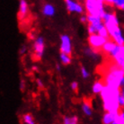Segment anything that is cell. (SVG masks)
<instances>
[{"mask_svg":"<svg viewBox=\"0 0 124 124\" xmlns=\"http://www.w3.org/2000/svg\"><path fill=\"white\" fill-rule=\"evenodd\" d=\"M32 48H33V56L35 59H41L44 55V51H45V41H44V38L42 36H38L37 38L34 39L33 44H32Z\"/></svg>","mask_w":124,"mask_h":124,"instance_id":"obj_6","label":"cell"},{"mask_svg":"<svg viewBox=\"0 0 124 124\" xmlns=\"http://www.w3.org/2000/svg\"><path fill=\"white\" fill-rule=\"evenodd\" d=\"M121 86H124V77L122 78V79L121 81Z\"/></svg>","mask_w":124,"mask_h":124,"instance_id":"obj_32","label":"cell"},{"mask_svg":"<svg viewBox=\"0 0 124 124\" xmlns=\"http://www.w3.org/2000/svg\"><path fill=\"white\" fill-rule=\"evenodd\" d=\"M102 122L103 124H123L120 112H106L102 115Z\"/></svg>","mask_w":124,"mask_h":124,"instance_id":"obj_7","label":"cell"},{"mask_svg":"<svg viewBox=\"0 0 124 124\" xmlns=\"http://www.w3.org/2000/svg\"><path fill=\"white\" fill-rule=\"evenodd\" d=\"M41 13H42V15H43L44 16H46V17H52V16L55 15V13H56V9H55V7H54L51 4L47 3L42 6Z\"/></svg>","mask_w":124,"mask_h":124,"instance_id":"obj_12","label":"cell"},{"mask_svg":"<svg viewBox=\"0 0 124 124\" xmlns=\"http://www.w3.org/2000/svg\"><path fill=\"white\" fill-rule=\"evenodd\" d=\"M59 59H60L61 64L64 66L69 65L72 62L71 55H68V54L64 52H60V54H59Z\"/></svg>","mask_w":124,"mask_h":124,"instance_id":"obj_18","label":"cell"},{"mask_svg":"<svg viewBox=\"0 0 124 124\" xmlns=\"http://www.w3.org/2000/svg\"><path fill=\"white\" fill-rule=\"evenodd\" d=\"M62 122L64 124H78L79 122V118L77 115L73 116H64L62 118Z\"/></svg>","mask_w":124,"mask_h":124,"instance_id":"obj_17","label":"cell"},{"mask_svg":"<svg viewBox=\"0 0 124 124\" xmlns=\"http://www.w3.org/2000/svg\"><path fill=\"white\" fill-rule=\"evenodd\" d=\"M60 52L67 53L68 55L72 54V40L71 38L68 34H62L60 36Z\"/></svg>","mask_w":124,"mask_h":124,"instance_id":"obj_9","label":"cell"},{"mask_svg":"<svg viewBox=\"0 0 124 124\" xmlns=\"http://www.w3.org/2000/svg\"><path fill=\"white\" fill-rule=\"evenodd\" d=\"M121 94V88L105 85L100 95L102 101V107L105 112H117L121 111L118 97Z\"/></svg>","mask_w":124,"mask_h":124,"instance_id":"obj_1","label":"cell"},{"mask_svg":"<svg viewBox=\"0 0 124 124\" xmlns=\"http://www.w3.org/2000/svg\"><path fill=\"white\" fill-rule=\"evenodd\" d=\"M84 52H85V55L86 57H88L89 59H93V60H97V59H99L100 51L94 50V49H93V48L90 46L85 48L84 50Z\"/></svg>","mask_w":124,"mask_h":124,"instance_id":"obj_14","label":"cell"},{"mask_svg":"<svg viewBox=\"0 0 124 124\" xmlns=\"http://www.w3.org/2000/svg\"><path fill=\"white\" fill-rule=\"evenodd\" d=\"M109 39L103 37L102 35H100L98 33H93V34H89V36L87 38V41H88V45L92 47L93 49L101 51L102 48L103 46V44L105 43L106 41Z\"/></svg>","mask_w":124,"mask_h":124,"instance_id":"obj_4","label":"cell"},{"mask_svg":"<svg viewBox=\"0 0 124 124\" xmlns=\"http://www.w3.org/2000/svg\"><path fill=\"white\" fill-rule=\"evenodd\" d=\"M115 1H116V0H104V3H105L106 6H113Z\"/></svg>","mask_w":124,"mask_h":124,"instance_id":"obj_27","label":"cell"},{"mask_svg":"<svg viewBox=\"0 0 124 124\" xmlns=\"http://www.w3.org/2000/svg\"><path fill=\"white\" fill-rule=\"evenodd\" d=\"M32 70H37V67H35V66L32 67Z\"/></svg>","mask_w":124,"mask_h":124,"instance_id":"obj_33","label":"cell"},{"mask_svg":"<svg viewBox=\"0 0 124 124\" xmlns=\"http://www.w3.org/2000/svg\"><path fill=\"white\" fill-rule=\"evenodd\" d=\"M26 52H27V47H26V45H22L21 48L19 49V54L21 56H23V55L26 54Z\"/></svg>","mask_w":124,"mask_h":124,"instance_id":"obj_22","label":"cell"},{"mask_svg":"<svg viewBox=\"0 0 124 124\" xmlns=\"http://www.w3.org/2000/svg\"><path fill=\"white\" fill-rule=\"evenodd\" d=\"M121 10H122V11H124V5L121 7Z\"/></svg>","mask_w":124,"mask_h":124,"instance_id":"obj_34","label":"cell"},{"mask_svg":"<svg viewBox=\"0 0 124 124\" xmlns=\"http://www.w3.org/2000/svg\"><path fill=\"white\" fill-rule=\"evenodd\" d=\"M23 122L26 124H34L35 123V121H34L33 116L31 114V113H26V114H23L22 117Z\"/></svg>","mask_w":124,"mask_h":124,"instance_id":"obj_19","label":"cell"},{"mask_svg":"<svg viewBox=\"0 0 124 124\" xmlns=\"http://www.w3.org/2000/svg\"><path fill=\"white\" fill-rule=\"evenodd\" d=\"M66 7L68 13H76L79 15L85 14V6H83L79 2L76 0H65Z\"/></svg>","mask_w":124,"mask_h":124,"instance_id":"obj_8","label":"cell"},{"mask_svg":"<svg viewBox=\"0 0 124 124\" xmlns=\"http://www.w3.org/2000/svg\"><path fill=\"white\" fill-rule=\"evenodd\" d=\"M120 113H121V117L122 119V121H123V124H124V109H121V111H120Z\"/></svg>","mask_w":124,"mask_h":124,"instance_id":"obj_29","label":"cell"},{"mask_svg":"<svg viewBox=\"0 0 124 124\" xmlns=\"http://www.w3.org/2000/svg\"><path fill=\"white\" fill-rule=\"evenodd\" d=\"M105 84L103 80H96L94 83L93 84V86H92V92L94 94H100L101 92L102 91L103 87H104Z\"/></svg>","mask_w":124,"mask_h":124,"instance_id":"obj_15","label":"cell"},{"mask_svg":"<svg viewBox=\"0 0 124 124\" xmlns=\"http://www.w3.org/2000/svg\"><path fill=\"white\" fill-rule=\"evenodd\" d=\"M124 5V0H116L115 1L114 5L113 6L116 7V8H119V9H121V7Z\"/></svg>","mask_w":124,"mask_h":124,"instance_id":"obj_23","label":"cell"},{"mask_svg":"<svg viewBox=\"0 0 124 124\" xmlns=\"http://www.w3.org/2000/svg\"><path fill=\"white\" fill-rule=\"evenodd\" d=\"M99 1H101V2H103V3H104V0H99ZM105 4V3H104Z\"/></svg>","mask_w":124,"mask_h":124,"instance_id":"obj_35","label":"cell"},{"mask_svg":"<svg viewBox=\"0 0 124 124\" xmlns=\"http://www.w3.org/2000/svg\"><path fill=\"white\" fill-rule=\"evenodd\" d=\"M124 77V69L119 67L117 64L113 63L112 66L109 68L105 78L103 79L104 84L110 86L119 87L121 88V81Z\"/></svg>","mask_w":124,"mask_h":124,"instance_id":"obj_2","label":"cell"},{"mask_svg":"<svg viewBox=\"0 0 124 124\" xmlns=\"http://www.w3.org/2000/svg\"><path fill=\"white\" fill-rule=\"evenodd\" d=\"M116 45H117V43L115 42L114 40H112V39H109L105 43L103 44V46H102L101 51H102V53H105V54L109 55V54L113 50V49L115 48Z\"/></svg>","mask_w":124,"mask_h":124,"instance_id":"obj_13","label":"cell"},{"mask_svg":"<svg viewBox=\"0 0 124 124\" xmlns=\"http://www.w3.org/2000/svg\"><path fill=\"white\" fill-rule=\"evenodd\" d=\"M109 56L112 59L115 64L121 67L124 69V44L119 45L117 44L112 52L109 54Z\"/></svg>","mask_w":124,"mask_h":124,"instance_id":"obj_5","label":"cell"},{"mask_svg":"<svg viewBox=\"0 0 124 124\" xmlns=\"http://www.w3.org/2000/svg\"><path fill=\"white\" fill-rule=\"evenodd\" d=\"M20 89H21V91L22 92H23L24 91V89H25V83H24V81L23 80H21V84H20Z\"/></svg>","mask_w":124,"mask_h":124,"instance_id":"obj_28","label":"cell"},{"mask_svg":"<svg viewBox=\"0 0 124 124\" xmlns=\"http://www.w3.org/2000/svg\"><path fill=\"white\" fill-rule=\"evenodd\" d=\"M70 86H71V89L74 92H78V83L77 81H73L71 85H70Z\"/></svg>","mask_w":124,"mask_h":124,"instance_id":"obj_24","label":"cell"},{"mask_svg":"<svg viewBox=\"0 0 124 124\" xmlns=\"http://www.w3.org/2000/svg\"><path fill=\"white\" fill-rule=\"evenodd\" d=\"M121 94L124 96V86H121Z\"/></svg>","mask_w":124,"mask_h":124,"instance_id":"obj_31","label":"cell"},{"mask_svg":"<svg viewBox=\"0 0 124 124\" xmlns=\"http://www.w3.org/2000/svg\"><path fill=\"white\" fill-rule=\"evenodd\" d=\"M80 22L82 23H87V15L86 14H83L80 16Z\"/></svg>","mask_w":124,"mask_h":124,"instance_id":"obj_26","label":"cell"},{"mask_svg":"<svg viewBox=\"0 0 124 124\" xmlns=\"http://www.w3.org/2000/svg\"><path fill=\"white\" fill-rule=\"evenodd\" d=\"M36 84H37L38 87L40 88V89H43L44 88V84H43V81L40 79V78H38L36 79Z\"/></svg>","mask_w":124,"mask_h":124,"instance_id":"obj_25","label":"cell"},{"mask_svg":"<svg viewBox=\"0 0 124 124\" xmlns=\"http://www.w3.org/2000/svg\"><path fill=\"white\" fill-rule=\"evenodd\" d=\"M29 14V6L26 0H20L19 1L18 8V20L23 21L24 20Z\"/></svg>","mask_w":124,"mask_h":124,"instance_id":"obj_10","label":"cell"},{"mask_svg":"<svg viewBox=\"0 0 124 124\" xmlns=\"http://www.w3.org/2000/svg\"><path fill=\"white\" fill-rule=\"evenodd\" d=\"M55 68H56L57 71L60 72V70H61V67H60V65H59V64H56V65H55Z\"/></svg>","mask_w":124,"mask_h":124,"instance_id":"obj_30","label":"cell"},{"mask_svg":"<svg viewBox=\"0 0 124 124\" xmlns=\"http://www.w3.org/2000/svg\"><path fill=\"white\" fill-rule=\"evenodd\" d=\"M80 73H81L82 78H85V79H87V78H89V76H90V73L88 72V70L86 69V68H85V67H84V66H82V67H81Z\"/></svg>","mask_w":124,"mask_h":124,"instance_id":"obj_20","label":"cell"},{"mask_svg":"<svg viewBox=\"0 0 124 124\" xmlns=\"http://www.w3.org/2000/svg\"><path fill=\"white\" fill-rule=\"evenodd\" d=\"M84 6L86 14L99 16L101 17L103 16L106 12L105 4L99 0H85Z\"/></svg>","mask_w":124,"mask_h":124,"instance_id":"obj_3","label":"cell"},{"mask_svg":"<svg viewBox=\"0 0 124 124\" xmlns=\"http://www.w3.org/2000/svg\"><path fill=\"white\" fill-rule=\"evenodd\" d=\"M81 108H82V112H84V114L86 117H91L93 115V108H92V105H91L90 102L84 101V102L82 103Z\"/></svg>","mask_w":124,"mask_h":124,"instance_id":"obj_16","label":"cell"},{"mask_svg":"<svg viewBox=\"0 0 124 124\" xmlns=\"http://www.w3.org/2000/svg\"><path fill=\"white\" fill-rule=\"evenodd\" d=\"M110 38L116 42L117 44L119 45H123L124 44V36H123V33H122V31H121V27H119L115 30L112 34H111V36Z\"/></svg>","mask_w":124,"mask_h":124,"instance_id":"obj_11","label":"cell"},{"mask_svg":"<svg viewBox=\"0 0 124 124\" xmlns=\"http://www.w3.org/2000/svg\"><path fill=\"white\" fill-rule=\"evenodd\" d=\"M118 102L120 107H121V109H124V96L121 94V93L118 97Z\"/></svg>","mask_w":124,"mask_h":124,"instance_id":"obj_21","label":"cell"}]
</instances>
